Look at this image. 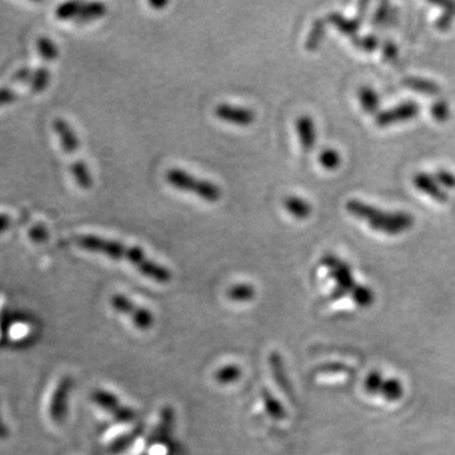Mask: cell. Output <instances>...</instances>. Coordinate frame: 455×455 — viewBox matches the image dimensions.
I'll return each instance as SVG.
<instances>
[{
    "label": "cell",
    "mask_w": 455,
    "mask_h": 455,
    "mask_svg": "<svg viewBox=\"0 0 455 455\" xmlns=\"http://www.w3.org/2000/svg\"><path fill=\"white\" fill-rule=\"evenodd\" d=\"M328 20L330 25H333L336 30H339L340 33L346 35V36L356 37V33L358 32L359 27H360V19L353 18L348 19L343 17L340 13H330L328 16Z\"/></svg>",
    "instance_id": "ac0fdd59"
},
{
    "label": "cell",
    "mask_w": 455,
    "mask_h": 455,
    "mask_svg": "<svg viewBox=\"0 0 455 455\" xmlns=\"http://www.w3.org/2000/svg\"><path fill=\"white\" fill-rule=\"evenodd\" d=\"M359 8H358V17L357 18L360 19L362 20V18L364 17V14H365V11H367V6H368V3H364V1H362V3H359Z\"/></svg>",
    "instance_id": "ab89813d"
},
{
    "label": "cell",
    "mask_w": 455,
    "mask_h": 455,
    "mask_svg": "<svg viewBox=\"0 0 455 455\" xmlns=\"http://www.w3.org/2000/svg\"><path fill=\"white\" fill-rule=\"evenodd\" d=\"M80 6H81V1H67L59 6L56 11V16L61 20H68V19L75 20L79 14Z\"/></svg>",
    "instance_id": "f546056e"
},
{
    "label": "cell",
    "mask_w": 455,
    "mask_h": 455,
    "mask_svg": "<svg viewBox=\"0 0 455 455\" xmlns=\"http://www.w3.org/2000/svg\"><path fill=\"white\" fill-rule=\"evenodd\" d=\"M215 116L220 121L231 123L239 127H248L255 119V114L248 108L236 107L231 104H220L215 108Z\"/></svg>",
    "instance_id": "30bf717a"
},
{
    "label": "cell",
    "mask_w": 455,
    "mask_h": 455,
    "mask_svg": "<svg viewBox=\"0 0 455 455\" xmlns=\"http://www.w3.org/2000/svg\"><path fill=\"white\" fill-rule=\"evenodd\" d=\"M434 178L437 183L443 185L444 188H455V175L451 174L449 171L447 170H437L434 174Z\"/></svg>",
    "instance_id": "836d02e7"
},
{
    "label": "cell",
    "mask_w": 455,
    "mask_h": 455,
    "mask_svg": "<svg viewBox=\"0 0 455 455\" xmlns=\"http://www.w3.org/2000/svg\"><path fill=\"white\" fill-rule=\"evenodd\" d=\"M166 180L171 186L195 194L202 200L209 202H217L222 198V191L215 183L207 180H200L180 169H171L167 171Z\"/></svg>",
    "instance_id": "3957f363"
},
{
    "label": "cell",
    "mask_w": 455,
    "mask_h": 455,
    "mask_svg": "<svg viewBox=\"0 0 455 455\" xmlns=\"http://www.w3.org/2000/svg\"><path fill=\"white\" fill-rule=\"evenodd\" d=\"M110 305L116 313L128 316L131 322H133L134 327L140 330H150L154 324V316L150 310L143 306H138L131 298L121 293L111 296Z\"/></svg>",
    "instance_id": "277c9868"
},
{
    "label": "cell",
    "mask_w": 455,
    "mask_h": 455,
    "mask_svg": "<svg viewBox=\"0 0 455 455\" xmlns=\"http://www.w3.org/2000/svg\"><path fill=\"white\" fill-rule=\"evenodd\" d=\"M298 140L305 152H310L316 145L315 123L309 116H301L296 121Z\"/></svg>",
    "instance_id": "9a60e30c"
},
{
    "label": "cell",
    "mask_w": 455,
    "mask_h": 455,
    "mask_svg": "<svg viewBox=\"0 0 455 455\" xmlns=\"http://www.w3.org/2000/svg\"><path fill=\"white\" fill-rule=\"evenodd\" d=\"M261 400L265 411L271 419L274 421H282L286 419L285 407L282 406V404L273 396L269 389H262Z\"/></svg>",
    "instance_id": "e0dca14e"
},
{
    "label": "cell",
    "mask_w": 455,
    "mask_h": 455,
    "mask_svg": "<svg viewBox=\"0 0 455 455\" xmlns=\"http://www.w3.org/2000/svg\"><path fill=\"white\" fill-rule=\"evenodd\" d=\"M76 244L86 250L108 255L113 260H126L143 276L159 284H167L172 279L170 269L150 260L145 252L137 247H129L123 243L97 236H81L76 239Z\"/></svg>",
    "instance_id": "6da1fadb"
},
{
    "label": "cell",
    "mask_w": 455,
    "mask_h": 455,
    "mask_svg": "<svg viewBox=\"0 0 455 455\" xmlns=\"http://www.w3.org/2000/svg\"><path fill=\"white\" fill-rule=\"evenodd\" d=\"M430 113L431 116H432L435 121H439V123H444V121H447L449 119V104H448L447 100H443V99L437 100V102H434V103L431 104Z\"/></svg>",
    "instance_id": "4dcf8cb0"
},
{
    "label": "cell",
    "mask_w": 455,
    "mask_h": 455,
    "mask_svg": "<svg viewBox=\"0 0 455 455\" xmlns=\"http://www.w3.org/2000/svg\"><path fill=\"white\" fill-rule=\"evenodd\" d=\"M413 185L419 188L421 193L430 196L431 199L437 201V202H447L448 201V194L444 191L443 188L439 186V183L435 181L434 177L419 172L413 177Z\"/></svg>",
    "instance_id": "5bb4252c"
},
{
    "label": "cell",
    "mask_w": 455,
    "mask_h": 455,
    "mask_svg": "<svg viewBox=\"0 0 455 455\" xmlns=\"http://www.w3.org/2000/svg\"><path fill=\"white\" fill-rule=\"evenodd\" d=\"M352 43L364 52H373L380 46V42L375 36L353 37Z\"/></svg>",
    "instance_id": "1f68e13d"
},
{
    "label": "cell",
    "mask_w": 455,
    "mask_h": 455,
    "mask_svg": "<svg viewBox=\"0 0 455 455\" xmlns=\"http://www.w3.org/2000/svg\"><path fill=\"white\" fill-rule=\"evenodd\" d=\"M175 420H176V415H175L174 407L164 406L159 413L157 425L152 432L151 443L157 444L167 442L174 432Z\"/></svg>",
    "instance_id": "7c38bea8"
},
{
    "label": "cell",
    "mask_w": 455,
    "mask_h": 455,
    "mask_svg": "<svg viewBox=\"0 0 455 455\" xmlns=\"http://www.w3.org/2000/svg\"><path fill=\"white\" fill-rule=\"evenodd\" d=\"M268 365H269V370L272 373L273 381L276 383V386L284 394H287V396H291V384H290L289 377H287L285 363H284V359H282L281 354L277 351H272V352L269 353Z\"/></svg>",
    "instance_id": "4fadbf2b"
},
{
    "label": "cell",
    "mask_w": 455,
    "mask_h": 455,
    "mask_svg": "<svg viewBox=\"0 0 455 455\" xmlns=\"http://www.w3.org/2000/svg\"><path fill=\"white\" fill-rule=\"evenodd\" d=\"M17 100V94L8 87H1L0 89V107H6L11 104L16 103Z\"/></svg>",
    "instance_id": "74e56055"
},
{
    "label": "cell",
    "mask_w": 455,
    "mask_h": 455,
    "mask_svg": "<svg viewBox=\"0 0 455 455\" xmlns=\"http://www.w3.org/2000/svg\"><path fill=\"white\" fill-rule=\"evenodd\" d=\"M352 296L353 300H356L360 306H367L373 300V293L365 286L357 285V287L354 289V291L352 292Z\"/></svg>",
    "instance_id": "d6a6232c"
},
{
    "label": "cell",
    "mask_w": 455,
    "mask_h": 455,
    "mask_svg": "<svg viewBox=\"0 0 455 455\" xmlns=\"http://www.w3.org/2000/svg\"><path fill=\"white\" fill-rule=\"evenodd\" d=\"M372 229L382 231L389 236H399L402 231H408L413 226V218L404 212H389L383 214L382 218L373 220L368 223Z\"/></svg>",
    "instance_id": "52a82bcc"
},
{
    "label": "cell",
    "mask_w": 455,
    "mask_h": 455,
    "mask_svg": "<svg viewBox=\"0 0 455 455\" xmlns=\"http://www.w3.org/2000/svg\"><path fill=\"white\" fill-rule=\"evenodd\" d=\"M435 6H442L444 9L442 16L435 22V27L442 32H447L453 25V19L455 18V3L445 1V3H435Z\"/></svg>",
    "instance_id": "4316f807"
},
{
    "label": "cell",
    "mask_w": 455,
    "mask_h": 455,
    "mask_svg": "<svg viewBox=\"0 0 455 455\" xmlns=\"http://www.w3.org/2000/svg\"><path fill=\"white\" fill-rule=\"evenodd\" d=\"M325 19L319 18L313 22L311 30L309 32V36L306 38L305 49L310 52H315L316 49L320 47L324 36H325Z\"/></svg>",
    "instance_id": "44dd1931"
},
{
    "label": "cell",
    "mask_w": 455,
    "mask_h": 455,
    "mask_svg": "<svg viewBox=\"0 0 455 455\" xmlns=\"http://www.w3.org/2000/svg\"><path fill=\"white\" fill-rule=\"evenodd\" d=\"M73 378L70 377H62L57 387L54 391L52 399L49 401V418L55 424L63 423L67 415V404H68V396L70 391L73 389Z\"/></svg>",
    "instance_id": "ba28073f"
},
{
    "label": "cell",
    "mask_w": 455,
    "mask_h": 455,
    "mask_svg": "<svg viewBox=\"0 0 455 455\" xmlns=\"http://www.w3.org/2000/svg\"><path fill=\"white\" fill-rule=\"evenodd\" d=\"M402 84L408 89L427 97H437L442 91L440 86L437 85L435 81L425 79V78H418V76H408L406 79L402 80Z\"/></svg>",
    "instance_id": "2e32d148"
},
{
    "label": "cell",
    "mask_w": 455,
    "mask_h": 455,
    "mask_svg": "<svg viewBox=\"0 0 455 455\" xmlns=\"http://www.w3.org/2000/svg\"><path fill=\"white\" fill-rule=\"evenodd\" d=\"M49 80H51V73H49V68L44 66L38 67L32 75V79L30 81L32 90L35 92H42L47 89Z\"/></svg>",
    "instance_id": "83f0119b"
},
{
    "label": "cell",
    "mask_w": 455,
    "mask_h": 455,
    "mask_svg": "<svg viewBox=\"0 0 455 455\" xmlns=\"http://www.w3.org/2000/svg\"><path fill=\"white\" fill-rule=\"evenodd\" d=\"M284 204L286 210L296 219H308L311 214V205L298 196H289Z\"/></svg>",
    "instance_id": "603a6c76"
},
{
    "label": "cell",
    "mask_w": 455,
    "mask_h": 455,
    "mask_svg": "<svg viewBox=\"0 0 455 455\" xmlns=\"http://www.w3.org/2000/svg\"><path fill=\"white\" fill-rule=\"evenodd\" d=\"M319 162L327 170H335V169L339 167L341 158H340L339 153L335 151V150L327 148V150H322L320 152V154H319Z\"/></svg>",
    "instance_id": "f1b7e54d"
},
{
    "label": "cell",
    "mask_w": 455,
    "mask_h": 455,
    "mask_svg": "<svg viewBox=\"0 0 455 455\" xmlns=\"http://www.w3.org/2000/svg\"><path fill=\"white\" fill-rule=\"evenodd\" d=\"M322 265L328 268L329 276L336 282V287L332 295L333 298H343L346 296V292L354 291L357 285L353 279L351 267L346 262L341 261L335 255H327L322 257Z\"/></svg>",
    "instance_id": "5b68a950"
},
{
    "label": "cell",
    "mask_w": 455,
    "mask_h": 455,
    "mask_svg": "<svg viewBox=\"0 0 455 455\" xmlns=\"http://www.w3.org/2000/svg\"><path fill=\"white\" fill-rule=\"evenodd\" d=\"M420 105L415 102H406L389 110L377 113L376 124L378 127H389L401 121H407L419 116Z\"/></svg>",
    "instance_id": "9c48e42d"
},
{
    "label": "cell",
    "mask_w": 455,
    "mask_h": 455,
    "mask_svg": "<svg viewBox=\"0 0 455 455\" xmlns=\"http://www.w3.org/2000/svg\"><path fill=\"white\" fill-rule=\"evenodd\" d=\"M140 435V429H133L129 431L128 434H124L121 437H116L109 445V453L111 455H118L124 453L126 450L129 449V447L137 440V437Z\"/></svg>",
    "instance_id": "d4e9b609"
},
{
    "label": "cell",
    "mask_w": 455,
    "mask_h": 455,
    "mask_svg": "<svg viewBox=\"0 0 455 455\" xmlns=\"http://www.w3.org/2000/svg\"><path fill=\"white\" fill-rule=\"evenodd\" d=\"M12 225V218L11 215L8 214H4V212H0V234L6 233Z\"/></svg>",
    "instance_id": "f35d334b"
},
{
    "label": "cell",
    "mask_w": 455,
    "mask_h": 455,
    "mask_svg": "<svg viewBox=\"0 0 455 455\" xmlns=\"http://www.w3.org/2000/svg\"><path fill=\"white\" fill-rule=\"evenodd\" d=\"M365 387L370 394H383V397L387 400L396 401L402 396V386L397 380H387L383 381L380 373H370V376L365 381Z\"/></svg>",
    "instance_id": "8fae6325"
},
{
    "label": "cell",
    "mask_w": 455,
    "mask_h": 455,
    "mask_svg": "<svg viewBox=\"0 0 455 455\" xmlns=\"http://www.w3.org/2000/svg\"><path fill=\"white\" fill-rule=\"evenodd\" d=\"M382 55L384 60L389 61V62H394V61L396 62L397 56H399V49L394 42L389 41L383 44Z\"/></svg>",
    "instance_id": "d590c367"
},
{
    "label": "cell",
    "mask_w": 455,
    "mask_h": 455,
    "mask_svg": "<svg viewBox=\"0 0 455 455\" xmlns=\"http://www.w3.org/2000/svg\"><path fill=\"white\" fill-rule=\"evenodd\" d=\"M28 237L35 243H43L49 238V231L44 228V225L37 224L30 228L28 231Z\"/></svg>",
    "instance_id": "e575fe53"
},
{
    "label": "cell",
    "mask_w": 455,
    "mask_h": 455,
    "mask_svg": "<svg viewBox=\"0 0 455 455\" xmlns=\"http://www.w3.org/2000/svg\"><path fill=\"white\" fill-rule=\"evenodd\" d=\"M169 3L167 1H150V6H153V8H164V6H167Z\"/></svg>",
    "instance_id": "60d3db41"
},
{
    "label": "cell",
    "mask_w": 455,
    "mask_h": 455,
    "mask_svg": "<svg viewBox=\"0 0 455 455\" xmlns=\"http://www.w3.org/2000/svg\"><path fill=\"white\" fill-rule=\"evenodd\" d=\"M54 129H55L57 137L60 138V143L62 148L65 150L68 156L73 158L71 164V172L73 178L80 188L87 190L92 186V177L87 170L86 164L81 158L76 157V152L79 150V140L78 135L73 132L71 126L62 118H56L54 121Z\"/></svg>",
    "instance_id": "7a4b0ae2"
},
{
    "label": "cell",
    "mask_w": 455,
    "mask_h": 455,
    "mask_svg": "<svg viewBox=\"0 0 455 455\" xmlns=\"http://www.w3.org/2000/svg\"><path fill=\"white\" fill-rule=\"evenodd\" d=\"M91 399L97 406L110 413L118 423H129L135 419L133 408L126 406L116 394L107 389H97L91 394Z\"/></svg>",
    "instance_id": "8992f818"
},
{
    "label": "cell",
    "mask_w": 455,
    "mask_h": 455,
    "mask_svg": "<svg viewBox=\"0 0 455 455\" xmlns=\"http://www.w3.org/2000/svg\"><path fill=\"white\" fill-rule=\"evenodd\" d=\"M242 378V368L237 364H226L215 370L214 380L220 386H228L231 383H236Z\"/></svg>",
    "instance_id": "ffe728a7"
},
{
    "label": "cell",
    "mask_w": 455,
    "mask_h": 455,
    "mask_svg": "<svg viewBox=\"0 0 455 455\" xmlns=\"http://www.w3.org/2000/svg\"><path fill=\"white\" fill-rule=\"evenodd\" d=\"M389 3H381V6H378L376 14L373 17V25H381L384 23L389 16Z\"/></svg>",
    "instance_id": "8d00e7d4"
},
{
    "label": "cell",
    "mask_w": 455,
    "mask_h": 455,
    "mask_svg": "<svg viewBox=\"0 0 455 455\" xmlns=\"http://www.w3.org/2000/svg\"><path fill=\"white\" fill-rule=\"evenodd\" d=\"M255 296V289L248 284H239L233 286L226 291V298L234 303H247L253 300Z\"/></svg>",
    "instance_id": "484cf974"
},
{
    "label": "cell",
    "mask_w": 455,
    "mask_h": 455,
    "mask_svg": "<svg viewBox=\"0 0 455 455\" xmlns=\"http://www.w3.org/2000/svg\"><path fill=\"white\" fill-rule=\"evenodd\" d=\"M359 103L362 109L368 114H376L380 107V97L370 86H362L358 92Z\"/></svg>",
    "instance_id": "7402d4cb"
},
{
    "label": "cell",
    "mask_w": 455,
    "mask_h": 455,
    "mask_svg": "<svg viewBox=\"0 0 455 455\" xmlns=\"http://www.w3.org/2000/svg\"><path fill=\"white\" fill-rule=\"evenodd\" d=\"M108 12L107 6L103 3H81L79 14L75 18L76 23H87L91 20L102 18Z\"/></svg>",
    "instance_id": "d6986e66"
},
{
    "label": "cell",
    "mask_w": 455,
    "mask_h": 455,
    "mask_svg": "<svg viewBox=\"0 0 455 455\" xmlns=\"http://www.w3.org/2000/svg\"><path fill=\"white\" fill-rule=\"evenodd\" d=\"M36 47L38 55L42 57V60L47 61V62H54L60 55L59 47L49 37H38L36 41Z\"/></svg>",
    "instance_id": "cb8c5ba5"
}]
</instances>
